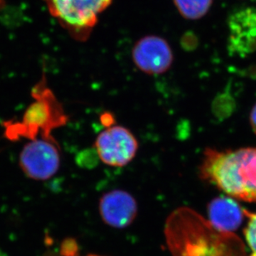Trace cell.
Masks as SVG:
<instances>
[{"mask_svg": "<svg viewBox=\"0 0 256 256\" xmlns=\"http://www.w3.org/2000/svg\"><path fill=\"white\" fill-rule=\"evenodd\" d=\"M172 256H244L242 240L233 233L220 232L209 220L188 207L175 210L165 226Z\"/></svg>", "mask_w": 256, "mask_h": 256, "instance_id": "1", "label": "cell"}, {"mask_svg": "<svg viewBox=\"0 0 256 256\" xmlns=\"http://www.w3.org/2000/svg\"><path fill=\"white\" fill-rule=\"evenodd\" d=\"M199 176L228 196L242 202H256V148L218 150L206 148Z\"/></svg>", "mask_w": 256, "mask_h": 256, "instance_id": "2", "label": "cell"}, {"mask_svg": "<svg viewBox=\"0 0 256 256\" xmlns=\"http://www.w3.org/2000/svg\"><path fill=\"white\" fill-rule=\"evenodd\" d=\"M34 102L28 106L21 120L6 121L2 124L8 140H20L22 138L34 140L38 135L48 140H56L52 132L62 126L68 121L62 105L46 84L44 75L32 88Z\"/></svg>", "mask_w": 256, "mask_h": 256, "instance_id": "3", "label": "cell"}, {"mask_svg": "<svg viewBox=\"0 0 256 256\" xmlns=\"http://www.w3.org/2000/svg\"><path fill=\"white\" fill-rule=\"evenodd\" d=\"M50 14L78 40H86L112 0H42Z\"/></svg>", "mask_w": 256, "mask_h": 256, "instance_id": "4", "label": "cell"}, {"mask_svg": "<svg viewBox=\"0 0 256 256\" xmlns=\"http://www.w3.org/2000/svg\"><path fill=\"white\" fill-rule=\"evenodd\" d=\"M22 172L31 180H50L60 170V146L56 140L35 138L26 143L18 156Z\"/></svg>", "mask_w": 256, "mask_h": 256, "instance_id": "5", "label": "cell"}, {"mask_svg": "<svg viewBox=\"0 0 256 256\" xmlns=\"http://www.w3.org/2000/svg\"><path fill=\"white\" fill-rule=\"evenodd\" d=\"M95 148L96 154L104 164L122 168L135 158L138 142L128 128L114 125L106 128L98 136Z\"/></svg>", "mask_w": 256, "mask_h": 256, "instance_id": "6", "label": "cell"}, {"mask_svg": "<svg viewBox=\"0 0 256 256\" xmlns=\"http://www.w3.org/2000/svg\"><path fill=\"white\" fill-rule=\"evenodd\" d=\"M133 62L138 68L148 75L165 74L172 65V50L162 38L146 36L139 40L132 50Z\"/></svg>", "mask_w": 256, "mask_h": 256, "instance_id": "7", "label": "cell"}, {"mask_svg": "<svg viewBox=\"0 0 256 256\" xmlns=\"http://www.w3.org/2000/svg\"><path fill=\"white\" fill-rule=\"evenodd\" d=\"M99 212L106 224L122 229L129 226L138 214L135 198L124 190H114L104 194L99 202Z\"/></svg>", "mask_w": 256, "mask_h": 256, "instance_id": "8", "label": "cell"}, {"mask_svg": "<svg viewBox=\"0 0 256 256\" xmlns=\"http://www.w3.org/2000/svg\"><path fill=\"white\" fill-rule=\"evenodd\" d=\"M244 217V209L232 197H216L208 204V220L220 232L233 233Z\"/></svg>", "mask_w": 256, "mask_h": 256, "instance_id": "9", "label": "cell"}, {"mask_svg": "<svg viewBox=\"0 0 256 256\" xmlns=\"http://www.w3.org/2000/svg\"><path fill=\"white\" fill-rule=\"evenodd\" d=\"M230 48L234 54L244 56L256 50V22H233Z\"/></svg>", "mask_w": 256, "mask_h": 256, "instance_id": "10", "label": "cell"}, {"mask_svg": "<svg viewBox=\"0 0 256 256\" xmlns=\"http://www.w3.org/2000/svg\"><path fill=\"white\" fill-rule=\"evenodd\" d=\"M213 0H174L180 14L188 20H199L206 14Z\"/></svg>", "mask_w": 256, "mask_h": 256, "instance_id": "11", "label": "cell"}, {"mask_svg": "<svg viewBox=\"0 0 256 256\" xmlns=\"http://www.w3.org/2000/svg\"><path fill=\"white\" fill-rule=\"evenodd\" d=\"M244 216L246 217V227L244 233L247 243L252 250V256H256V212L244 209Z\"/></svg>", "mask_w": 256, "mask_h": 256, "instance_id": "12", "label": "cell"}, {"mask_svg": "<svg viewBox=\"0 0 256 256\" xmlns=\"http://www.w3.org/2000/svg\"><path fill=\"white\" fill-rule=\"evenodd\" d=\"M101 121L102 124H104V125L106 126V128L114 126V116H112V115H111V114H108V112L102 115Z\"/></svg>", "mask_w": 256, "mask_h": 256, "instance_id": "13", "label": "cell"}, {"mask_svg": "<svg viewBox=\"0 0 256 256\" xmlns=\"http://www.w3.org/2000/svg\"><path fill=\"white\" fill-rule=\"evenodd\" d=\"M250 124L252 126V130L256 135V104H254L250 114Z\"/></svg>", "mask_w": 256, "mask_h": 256, "instance_id": "14", "label": "cell"}, {"mask_svg": "<svg viewBox=\"0 0 256 256\" xmlns=\"http://www.w3.org/2000/svg\"></svg>", "mask_w": 256, "mask_h": 256, "instance_id": "15", "label": "cell"}, {"mask_svg": "<svg viewBox=\"0 0 256 256\" xmlns=\"http://www.w3.org/2000/svg\"></svg>", "mask_w": 256, "mask_h": 256, "instance_id": "16", "label": "cell"}]
</instances>
